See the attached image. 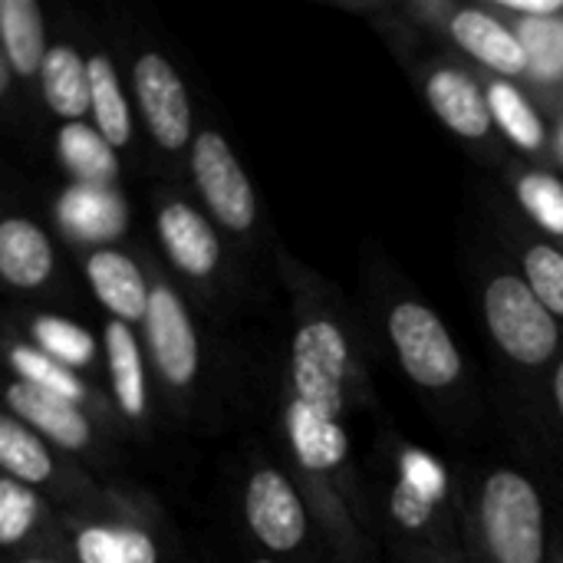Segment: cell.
I'll return each mask as SVG.
<instances>
[{
	"instance_id": "obj_1",
	"label": "cell",
	"mask_w": 563,
	"mask_h": 563,
	"mask_svg": "<svg viewBox=\"0 0 563 563\" xmlns=\"http://www.w3.org/2000/svg\"><path fill=\"white\" fill-rule=\"evenodd\" d=\"M482 525L498 563L544 561V505L518 472H495L482 492Z\"/></svg>"
},
{
	"instance_id": "obj_2",
	"label": "cell",
	"mask_w": 563,
	"mask_h": 563,
	"mask_svg": "<svg viewBox=\"0 0 563 563\" xmlns=\"http://www.w3.org/2000/svg\"><path fill=\"white\" fill-rule=\"evenodd\" d=\"M485 320L495 343L525 366H541L558 350L554 313L538 300L528 280L501 274L485 290Z\"/></svg>"
},
{
	"instance_id": "obj_3",
	"label": "cell",
	"mask_w": 563,
	"mask_h": 563,
	"mask_svg": "<svg viewBox=\"0 0 563 563\" xmlns=\"http://www.w3.org/2000/svg\"><path fill=\"white\" fill-rule=\"evenodd\" d=\"M389 336L402 369L426 389H449L462 376V356L442 320L422 303H399L389 313Z\"/></svg>"
},
{
	"instance_id": "obj_4",
	"label": "cell",
	"mask_w": 563,
	"mask_h": 563,
	"mask_svg": "<svg viewBox=\"0 0 563 563\" xmlns=\"http://www.w3.org/2000/svg\"><path fill=\"white\" fill-rule=\"evenodd\" d=\"M346 336L330 320H313L300 327L290 353L297 402L336 419L343 409V369H346Z\"/></svg>"
},
{
	"instance_id": "obj_5",
	"label": "cell",
	"mask_w": 563,
	"mask_h": 563,
	"mask_svg": "<svg viewBox=\"0 0 563 563\" xmlns=\"http://www.w3.org/2000/svg\"><path fill=\"white\" fill-rule=\"evenodd\" d=\"M191 172L198 181V191L211 214L231 228V231H247L257 218V201L254 188L234 158L231 145L218 132H201L191 145Z\"/></svg>"
},
{
	"instance_id": "obj_6",
	"label": "cell",
	"mask_w": 563,
	"mask_h": 563,
	"mask_svg": "<svg viewBox=\"0 0 563 563\" xmlns=\"http://www.w3.org/2000/svg\"><path fill=\"white\" fill-rule=\"evenodd\" d=\"M132 79H135V96H139L152 139L168 152L185 148L191 135V109H188L185 82L172 69V63L158 53H145L139 56Z\"/></svg>"
},
{
	"instance_id": "obj_7",
	"label": "cell",
	"mask_w": 563,
	"mask_h": 563,
	"mask_svg": "<svg viewBox=\"0 0 563 563\" xmlns=\"http://www.w3.org/2000/svg\"><path fill=\"white\" fill-rule=\"evenodd\" d=\"M145 336L158 373L172 386H188L198 373V340L188 310L168 287H155L145 313Z\"/></svg>"
},
{
	"instance_id": "obj_8",
	"label": "cell",
	"mask_w": 563,
	"mask_h": 563,
	"mask_svg": "<svg viewBox=\"0 0 563 563\" xmlns=\"http://www.w3.org/2000/svg\"><path fill=\"white\" fill-rule=\"evenodd\" d=\"M244 511L254 538L271 551H294L307 538L303 505L280 472L264 468L251 478Z\"/></svg>"
},
{
	"instance_id": "obj_9",
	"label": "cell",
	"mask_w": 563,
	"mask_h": 563,
	"mask_svg": "<svg viewBox=\"0 0 563 563\" xmlns=\"http://www.w3.org/2000/svg\"><path fill=\"white\" fill-rule=\"evenodd\" d=\"M59 224L86 244H106L122 238L129 214L125 201L115 188H99V185H73L56 205Z\"/></svg>"
},
{
	"instance_id": "obj_10",
	"label": "cell",
	"mask_w": 563,
	"mask_h": 563,
	"mask_svg": "<svg viewBox=\"0 0 563 563\" xmlns=\"http://www.w3.org/2000/svg\"><path fill=\"white\" fill-rule=\"evenodd\" d=\"M7 402L16 412V419L30 422L33 429H40L43 435H49L56 445H63L69 452H76L89 442V422L82 419L79 406L49 389L16 379L7 389Z\"/></svg>"
},
{
	"instance_id": "obj_11",
	"label": "cell",
	"mask_w": 563,
	"mask_h": 563,
	"mask_svg": "<svg viewBox=\"0 0 563 563\" xmlns=\"http://www.w3.org/2000/svg\"><path fill=\"white\" fill-rule=\"evenodd\" d=\"M86 277L99 297V303L115 313V320H145L152 290L145 287L142 271L135 267L132 257L119 251H96L86 264Z\"/></svg>"
},
{
	"instance_id": "obj_12",
	"label": "cell",
	"mask_w": 563,
	"mask_h": 563,
	"mask_svg": "<svg viewBox=\"0 0 563 563\" xmlns=\"http://www.w3.org/2000/svg\"><path fill=\"white\" fill-rule=\"evenodd\" d=\"M158 234H162V244L178 271H185L191 277H205L214 271L218 254H221L218 238H214L211 224L188 205H181V201L168 205L158 214Z\"/></svg>"
},
{
	"instance_id": "obj_13",
	"label": "cell",
	"mask_w": 563,
	"mask_h": 563,
	"mask_svg": "<svg viewBox=\"0 0 563 563\" xmlns=\"http://www.w3.org/2000/svg\"><path fill=\"white\" fill-rule=\"evenodd\" d=\"M429 102L435 115L459 135L465 139H485L492 129V106L475 86L459 69H439L429 79Z\"/></svg>"
},
{
	"instance_id": "obj_14",
	"label": "cell",
	"mask_w": 563,
	"mask_h": 563,
	"mask_svg": "<svg viewBox=\"0 0 563 563\" xmlns=\"http://www.w3.org/2000/svg\"><path fill=\"white\" fill-rule=\"evenodd\" d=\"M53 271L49 238L23 218H7L0 224V274L13 287H40Z\"/></svg>"
},
{
	"instance_id": "obj_15",
	"label": "cell",
	"mask_w": 563,
	"mask_h": 563,
	"mask_svg": "<svg viewBox=\"0 0 563 563\" xmlns=\"http://www.w3.org/2000/svg\"><path fill=\"white\" fill-rule=\"evenodd\" d=\"M452 33L472 56H478L485 66L498 69L505 76H518L528 69V53H525L521 40L482 10L455 13Z\"/></svg>"
},
{
	"instance_id": "obj_16",
	"label": "cell",
	"mask_w": 563,
	"mask_h": 563,
	"mask_svg": "<svg viewBox=\"0 0 563 563\" xmlns=\"http://www.w3.org/2000/svg\"><path fill=\"white\" fill-rule=\"evenodd\" d=\"M46 106L69 122H79L82 112H92V86H89V59H79L69 46H53L40 69Z\"/></svg>"
},
{
	"instance_id": "obj_17",
	"label": "cell",
	"mask_w": 563,
	"mask_h": 563,
	"mask_svg": "<svg viewBox=\"0 0 563 563\" xmlns=\"http://www.w3.org/2000/svg\"><path fill=\"white\" fill-rule=\"evenodd\" d=\"M0 36L7 63L20 76H33L46 63V36H43V16L33 0H3L0 3Z\"/></svg>"
},
{
	"instance_id": "obj_18",
	"label": "cell",
	"mask_w": 563,
	"mask_h": 563,
	"mask_svg": "<svg viewBox=\"0 0 563 563\" xmlns=\"http://www.w3.org/2000/svg\"><path fill=\"white\" fill-rule=\"evenodd\" d=\"M59 155H63L66 168L73 172L76 185L112 188V181L119 175L112 145L99 135V129H89L82 122H66L59 129Z\"/></svg>"
},
{
	"instance_id": "obj_19",
	"label": "cell",
	"mask_w": 563,
	"mask_h": 563,
	"mask_svg": "<svg viewBox=\"0 0 563 563\" xmlns=\"http://www.w3.org/2000/svg\"><path fill=\"white\" fill-rule=\"evenodd\" d=\"M287 422H290V439H294L297 459L307 468L320 472V468H333L336 462H343L346 435L336 426V419H330V416H323L303 402H294Z\"/></svg>"
},
{
	"instance_id": "obj_20",
	"label": "cell",
	"mask_w": 563,
	"mask_h": 563,
	"mask_svg": "<svg viewBox=\"0 0 563 563\" xmlns=\"http://www.w3.org/2000/svg\"><path fill=\"white\" fill-rule=\"evenodd\" d=\"M106 356L112 369V386L119 396V406L125 416L145 412V376H142V353L122 320H112L106 327Z\"/></svg>"
},
{
	"instance_id": "obj_21",
	"label": "cell",
	"mask_w": 563,
	"mask_h": 563,
	"mask_svg": "<svg viewBox=\"0 0 563 563\" xmlns=\"http://www.w3.org/2000/svg\"><path fill=\"white\" fill-rule=\"evenodd\" d=\"M89 86H92V115L99 135L112 145L122 148L132 139V122H129V106L115 76V66L106 56L89 59Z\"/></svg>"
},
{
	"instance_id": "obj_22",
	"label": "cell",
	"mask_w": 563,
	"mask_h": 563,
	"mask_svg": "<svg viewBox=\"0 0 563 563\" xmlns=\"http://www.w3.org/2000/svg\"><path fill=\"white\" fill-rule=\"evenodd\" d=\"M79 563H158L148 534L135 528H86L76 538Z\"/></svg>"
},
{
	"instance_id": "obj_23",
	"label": "cell",
	"mask_w": 563,
	"mask_h": 563,
	"mask_svg": "<svg viewBox=\"0 0 563 563\" xmlns=\"http://www.w3.org/2000/svg\"><path fill=\"white\" fill-rule=\"evenodd\" d=\"M0 465L20 485H43L53 475V459L40 439L16 419H0Z\"/></svg>"
},
{
	"instance_id": "obj_24",
	"label": "cell",
	"mask_w": 563,
	"mask_h": 563,
	"mask_svg": "<svg viewBox=\"0 0 563 563\" xmlns=\"http://www.w3.org/2000/svg\"><path fill=\"white\" fill-rule=\"evenodd\" d=\"M488 106H492V119L508 132L511 142H518L521 148L544 145V125H541L538 112L528 106V99L511 82H495L488 89Z\"/></svg>"
},
{
	"instance_id": "obj_25",
	"label": "cell",
	"mask_w": 563,
	"mask_h": 563,
	"mask_svg": "<svg viewBox=\"0 0 563 563\" xmlns=\"http://www.w3.org/2000/svg\"><path fill=\"white\" fill-rule=\"evenodd\" d=\"M33 336L43 346V353L63 366H86L96 353V340L82 327L59 317H40L33 323Z\"/></svg>"
},
{
	"instance_id": "obj_26",
	"label": "cell",
	"mask_w": 563,
	"mask_h": 563,
	"mask_svg": "<svg viewBox=\"0 0 563 563\" xmlns=\"http://www.w3.org/2000/svg\"><path fill=\"white\" fill-rule=\"evenodd\" d=\"M10 363H13V369L20 373L23 383H33V386H40V389H49V393H56V396H63V399H69V402L79 406V399H82V383H79L63 363H56L53 356L36 353V350H30V346H13V350H10Z\"/></svg>"
},
{
	"instance_id": "obj_27",
	"label": "cell",
	"mask_w": 563,
	"mask_h": 563,
	"mask_svg": "<svg viewBox=\"0 0 563 563\" xmlns=\"http://www.w3.org/2000/svg\"><path fill=\"white\" fill-rule=\"evenodd\" d=\"M525 53H528V66L541 76V79H558L563 76V23L554 16L544 20H521V33H518Z\"/></svg>"
},
{
	"instance_id": "obj_28",
	"label": "cell",
	"mask_w": 563,
	"mask_h": 563,
	"mask_svg": "<svg viewBox=\"0 0 563 563\" xmlns=\"http://www.w3.org/2000/svg\"><path fill=\"white\" fill-rule=\"evenodd\" d=\"M442 495V475L439 468H432L426 478H419L409 465H406V478L396 485L393 492V515L406 525V528H422L435 508Z\"/></svg>"
},
{
	"instance_id": "obj_29",
	"label": "cell",
	"mask_w": 563,
	"mask_h": 563,
	"mask_svg": "<svg viewBox=\"0 0 563 563\" xmlns=\"http://www.w3.org/2000/svg\"><path fill=\"white\" fill-rule=\"evenodd\" d=\"M525 274H528V284L531 290L538 294V300L554 313L563 317V254L548 247V244H538L525 254Z\"/></svg>"
},
{
	"instance_id": "obj_30",
	"label": "cell",
	"mask_w": 563,
	"mask_h": 563,
	"mask_svg": "<svg viewBox=\"0 0 563 563\" xmlns=\"http://www.w3.org/2000/svg\"><path fill=\"white\" fill-rule=\"evenodd\" d=\"M518 198L541 228H548L551 234H563V185L554 175H525L518 185Z\"/></svg>"
},
{
	"instance_id": "obj_31",
	"label": "cell",
	"mask_w": 563,
	"mask_h": 563,
	"mask_svg": "<svg viewBox=\"0 0 563 563\" xmlns=\"http://www.w3.org/2000/svg\"><path fill=\"white\" fill-rule=\"evenodd\" d=\"M36 521V498L26 485L16 478L0 482V541L10 548L26 538V531Z\"/></svg>"
},
{
	"instance_id": "obj_32",
	"label": "cell",
	"mask_w": 563,
	"mask_h": 563,
	"mask_svg": "<svg viewBox=\"0 0 563 563\" xmlns=\"http://www.w3.org/2000/svg\"><path fill=\"white\" fill-rule=\"evenodd\" d=\"M505 7L521 13L525 20H544L563 10V0H505Z\"/></svg>"
},
{
	"instance_id": "obj_33",
	"label": "cell",
	"mask_w": 563,
	"mask_h": 563,
	"mask_svg": "<svg viewBox=\"0 0 563 563\" xmlns=\"http://www.w3.org/2000/svg\"><path fill=\"white\" fill-rule=\"evenodd\" d=\"M554 396H558V406H561L563 416V363L558 366V376H554Z\"/></svg>"
},
{
	"instance_id": "obj_34",
	"label": "cell",
	"mask_w": 563,
	"mask_h": 563,
	"mask_svg": "<svg viewBox=\"0 0 563 563\" xmlns=\"http://www.w3.org/2000/svg\"><path fill=\"white\" fill-rule=\"evenodd\" d=\"M26 563H43V561H26Z\"/></svg>"
},
{
	"instance_id": "obj_35",
	"label": "cell",
	"mask_w": 563,
	"mask_h": 563,
	"mask_svg": "<svg viewBox=\"0 0 563 563\" xmlns=\"http://www.w3.org/2000/svg\"><path fill=\"white\" fill-rule=\"evenodd\" d=\"M257 563H271V561H257Z\"/></svg>"
}]
</instances>
